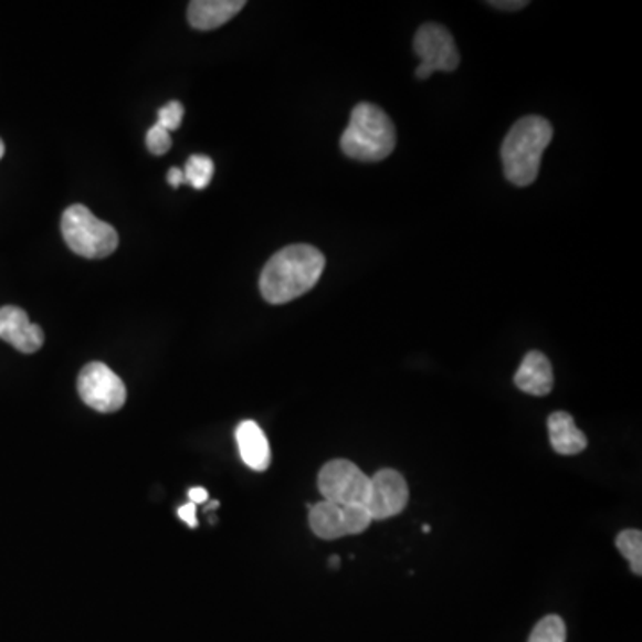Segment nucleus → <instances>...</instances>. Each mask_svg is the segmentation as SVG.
<instances>
[{"instance_id":"f257e3e1","label":"nucleus","mask_w":642,"mask_h":642,"mask_svg":"<svg viewBox=\"0 0 642 642\" xmlns=\"http://www.w3.org/2000/svg\"><path fill=\"white\" fill-rule=\"evenodd\" d=\"M325 270V255L311 245H292L278 250L261 273L264 301L287 304L316 286Z\"/></svg>"},{"instance_id":"f03ea898","label":"nucleus","mask_w":642,"mask_h":642,"mask_svg":"<svg viewBox=\"0 0 642 642\" xmlns=\"http://www.w3.org/2000/svg\"><path fill=\"white\" fill-rule=\"evenodd\" d=\"M551 138L554 129L543 116H525L516 122L502 145V162L508 181L522 188L536 181Z\"/></svg>"},{"instance_id":"7ed1b4c3","label":"nucleus","mask_w":642,"mask_h":642,"mask_svg":"<svg viewBox=\"0 0 642 642\" xmlns=\"http://www.w3.org/2000/svg\"><path fill=\"white\" fill-rule=\"evenodd\" d=\"M397 147V130L388 113L362 102L351 112L350 124L341 136L345 156L361 162H379Z\"/></svg>"},{"instance_id":"20e7f679","label":"nucleus","mask_w":642,"mask_h":642,"mask_svg":"<svg viewBox=\"0 0 642 642\" xmlns=\"http://www.w3.org/2000/svg\"><path fill=\"white\" fill-rule=\"evenodd\" d=\"M61 232L74 254L86 260H104L118 246V232L109 223L102 222L86 206L74 203L61 218Z\"/></svg>"},{"instance_id":"39448f33","label":"nucleus","mask_w":642,"mask_h":642,"mask_svg":"<svg viewBox=\"0 0 642 642\" xmlns=\"http://www.w3.org/2000/svg\"><path fill=\"white\" fill-rule=\"evenodd\" d=\"M318 490L330 504L365 507L370 496V476L354 462L336 459L322 467Z\"/></svg>"},{"instance_id":"423d86ee","label":"nucleus","mask_w":642,"mask_h":642,"mask_svg":"<svg viewBox=\"0 0 642 642\" xmlns=\"http://www.w3.org/2000/svg\"><path fill=\"white\" fill-rule=\"evenodd\" d=\"M414 52L421 60L417 69L420 81L429 80L434 72H453L461 63L459 49L449 29L440 23H423L414 36Z\"/></svg>"},{"instance_id":"0eeeda50","label":"nucleus","mask_w":642,"mask_h":642,"mask_svg":"<svg viewBox=\"0 0 642 642\" xmlns=\"http://www.w3.org/2000/svg\"><path fill=\"white\" fill-rule=\"evenodd\" d=\"M373 519L365 507L356 505H336L330 502H319L309 505L311 530L315 532L319 539L334 541L341 537L357 536L368 530Z\"/></svg>"},{"instance_id":"6e6552de","label":"nucleus","mask_w":642,"mask_h":642,"mask_svg":"<svg viewBox=\"0 0 642 642\" xmlns=\"http://www.w3.org/2000/svg\"><path fill=\"white\" fill-rule=\"evenodd\" d=\"M77 389L83 402L98 412L120 411L127 400L125 383L104 362H90L84 366L77 380Z\"/></svg>"},{"instance_id":"1a4fd4ad","label":"nucleus","mask_w":642,"mask_h":642,"mask_svg":"<svg viewBox=\"0 0 642 642\" xmlns=\"http://www.w3.org/2000/svg\"><path fill=\"white\" fill-rule=\"evenodd\" d=\"M409 504L406 478L394 470H380L370 478V496L365 508L373 522L393 518Z\"/></svg>"},{"instance_id":"9d476101","label":"nucleus","mask_w":642,"mask_h":642,"mask_svg":"<svg viewBox=\"0 0 642 642\" xmlns=\"http://www.w3.org/2000/svg\"><path fill=\"white\" fill-rule=\"evenodd\" d=\"M0 339L22 354H34L43 347L45 334L29 319L25 311L6 305L0 307Z\"/></svg>"},{"instance_id":"9b49d317","label":"nucleus","mask_w":642,"mask_h":642,"mask_svg":"<svg viewBox=\"0 0 642 642\" xmlns=\"http://www.w3.org/2000/svg\"><path fill=\"white\" fill-rule=\"evenodd\" d=\"M516 388L532 397H545L554 389V370L551 362L543 351H528L518 371L514 375Z\"/></svg>"},{"instance_id":"f8f14e48","label":"nucleus","mask_w":642,"mask_h":642,"mask_svg":"<svg viewBox=\"0 0 642 642\" xmlns=\"http://www.w3.org/2000/svg\"><path fill=\"white\" fill-rule=\"evenodd\" d=\"M238 449L246 466L254 472H266L272 461L270 443L255 421H241L236 429Z\"/></svg>"},{"instance_id":"ddd939ff","label":"nucleus","mask_w":642,"mask_h":642,"mask_svg":"<svg viewBox=\"0 0 642 642\" xmlns=\"http://www.w3.org/2000/svg\"><path fill=\"white\" fill-rule=\"evenodd\" d=\"M243 8V0H193L188 8V19L194 29L211 31L234 19Z\"/></svg>"},{"instance_id":"4468645a","label":"nucleus","mask_w":642,"mask_h":642,"mask_svg":"<svg viewBox=\"0 0 642 642\" xmlns=\"http://www.w3.org/2000/svg\"><path fill=\"white\" fill-rule=\"evenodd\" d=\"M550 443L559 455H577L587 449V438L568 412H554L548 418Z\"/></svg>"},{"instance_id":"2eb2a0df","label":"nucleus","mask_w":642,"mask_h":642,"mask_svg":"<svg viewBox=\"0 0 642 642\" xmlns=\"http://www.w3.org/2000/svg\"><path fill=\"white\" fill-rule=\"evenodd\" d=\"M615 546L623 555L624 559L629 560L630 568L633 573L641 577L642 575V534L641 530L630 528V530L621 532L620 536L615 537Z\"/></svg>"},{"instance_id":"dca6fc26","label":"nucleus","mask_w":642,"mask_h":642,"mask_svg":"<svg viewBox=\"0 0 642 642\" xmlns=\"http://www.w3.org/2000/svg\"><path fill=\"white\" fill-rule=\"evenodd\" d=\"M185 181L190 182L194 190H203L208 188L209 182L213 179L214 162L213 159L202 154H194L186 162Z\"/></svg>"},{"instance_id":"f3484780","label":"nucleus","mask_w":642,"mask_h":642,"mask_svg":"<svg viewBox=\"0 0 642 642\" xmlns=\"http://www.w3.org/2000/svg\"><path fill=\"white\" fill-rule=\"evenodd\" d=\"M528 642H566V623L559 615H546L532 630Z\"/></svg>"},{"instance_id":"a211bd4d","label":"nucleus","mask_w":642,"mask_h":642,"mask_svg":"<svg viewBox=\"0 0 642 642\" xmlns=\"http://www.w3.org/2000/svg\"><path fill=\"white\" fill-rule=\"evenodd\" d=\"M158 125L168 133L177 130L181 127L182 118H185V106L181 102L171 101L159 109Z\"/></svg>"},{"instance_id":"6ab92c4d","label":"nucleus","mask_w":642,"mask_h":642,"mask_svg":"<svg viewBox=\"0 0 642 642\" xmlns=\"http://www.w3.org/2000/svg\"><path fill=\"white\" fill-rule=\"evenodd\" d=\"M147 147L154 156L167 154L171 147V136L167 129H162L158 124L152 125L147 133Z\"/></svg>"},{"instance_id":"aec40b11","label":"nucleus","mask_w":642,"mask_h":642,"mask_svg":"<svg viewBox=\"0 0 642 642\" xmlns=\"http://www.w3.org/2000/svg\"><path fill=\"white\" fill-rule=\"evenodd\" d=\"M487 4L493 6L495 10L502 11H519L523 8H527V0H495V2H487Z\"/></svg>"},{"instance_id":"412c9836","label":"nucleus","mask_w":642,"mask_h":642,"mask_svg":"<svg viewBox=\"0 0 642 642\" xmlns=\"http://www.w3.org/2000/svg\"><path fill=\"white\" fill-rule=\"evenodd\" d=\"M179 518H181L188 527L197 528V525H199V523H197V505L191 504V502L190 504L182 505V507L179 508Z\"/></svg>"},{"instance_id":"4be33fe9","label":"nucleus","mask_w":642,"mask_h":642,"mask_svg":"<svg viewBox=\"0 0 642 642\" xmlns=\"http://www.w3.org/2000/svg\"><path fill=\"white\" fill-rule=\"evenodd\" d=\"M188 496H190L191 504L194 505L203 504L209 498L208 491L203 487H193V490L188 491Z\"/></svg>"},{"instance_id":"5701e85b","label":"nucleus","mask_w":642,"mask_h":642,"mask_svg":"<svg viewBox=\"0 0 642 642\" xmlns=\"http://www.w3.org/2000/svg\"><path fill=\"white\" fill-rule=\"evenodd\" d=\"M168 182H170V186H173V188H179L182 182H186L185 171H182L181 168H170V171H168Z\"/></svg>"},{"instance_id":"b1692460","label":"nucleus","mask_w":642,"mask_h":642,"mask_svg":"<svg viewBox=\"0 0 642 642\" xmlns=\"http://www.w3.org/2000/svg\"><path fill=\"white\" fill-rule=\"evenodd\" d=\"M330 568H339V557H330Z\"/></svg>"},{"instance_id":"393cba45","label":"nucleus","mask_w":642,"mask_h":642,"mask_svg":"<svg viewBox=\"0 0 642 642\" xmlns=\"http://www.w3.org/2000/svg\"><path fill=\"white\" fill-rule=\"evenodd\" d=\"M4 152H6L4 141L0 139V159L4 158Z\"/></svg>"},{"instance_id":"a878e982","label":"nucleus","mask_w":642,"mask_h":642,"mask_svg":"<svg viewBox=\"0 0 642 642\" xmlns=\"http://www.w3.org/2000/svg\"><path fill=\"white\" fill-rule=\"evenodd\" d=\"M423 532H430L429 525H423Z\"/></svg>"}]
</instances>
